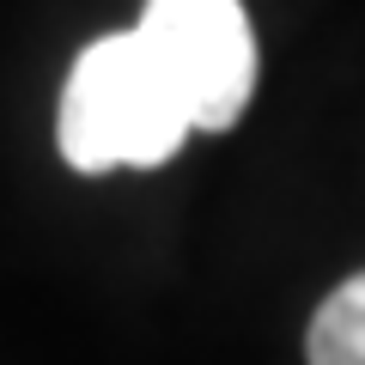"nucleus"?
Here are the masks:
<instances>
[{"mask_svg": "<svg viewBox=\"0 0 365 365\" xmlns=\"http://www.w3.org/2000/svg\"><path fill=\"white\" fill-rule=\"evenodd\" d=\"M189 134H195V122H189L177 86L153 61L140 31L98 37L67 67L55 140H61V158L73 170H86V177H104L122 165L153 170Z\"/></svg>", "mask_w": 365, "mask_h": 365, "instance_id": "obj_1", "label": "nucleus"}, {"mask_svg": "<svg viewBox=\"0 0 365 365\" xmlns=\"http://www.w3.org/2000/svg\"><path fill=\"white\" fill-rule=\"evenodd\" d=\"M311 365H365V274L341 280L311 317Z\"/></svg>", "mask_w": 365, "mask_h": 365, "instance_id": "obj_3", "label": "nucleus"}, {"mask_svg": "<svg viewBox=\"0 0 365 365\" xmlns=\"http://www.w3.org/2000/svg\"><path fill=\"white\" fill-rule=\"evenodd\" d=\"M134 31L177 86L195 128L220 134L244 116L256 91V37H250L244 0H146Z\"/></svg>", "mask_w": 365, "mask_h": 365, "instance_id": "obj_2", "label": "nucleus"}]
</instances>
